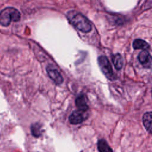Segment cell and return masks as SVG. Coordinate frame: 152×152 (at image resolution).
<instances>
[{"label":"cell","instance_id":"obj_2","mask_svg":"<svg viewBox=\"0 0 152 152\" xmlns=\"http://www.w3.org/2000/svg\"><path fill=\"white\" fill-rule=\"evenodd\" d=\"M20 19L21 14L14 7H7L0 11V24L2 26L7 27L12 21L17 22Z\"/></svg>","mask_w":152,"mask_h":152},{"label":"cell","instance_id":"obj_1","mask_svg":"<svg viewBox=\"0 0 152 152\" xmlns=\"http://www.w3.org/2000/svg\"><path fill=\"white\" fill-rule=\"evenodd\" d=\"M66 18L69 23L77 30L83 33H89L92 30L90 21L83 14L76 11H69Z\"/></svg>","mask_w":152,"mask_h":152},{"label":"cell","instance_id":"obj_11","mask_svg":"<svg viewBox=\"0 0 152 152\" xmlns=\"http://www.w3.org/2000/svg\"><path fill=\"white\" fill-rule=\"evenodd\" d=\"M132 46L134 49H141L142 50H147L150 48V45L147 42L140 39H135L133 42Z\"/></svg>","mask_w":152,"mask_h":152},{"label":"cell","instance_id":"obj_9","mask_svg":"<svg viewBox=\"0 0 152 152\" xmlns=\"http://www.w3.org/2000/svg\"><path fill=\"white\" fill-rule=\"evenodd\" d=\"M42 128L43 124L39 122L32 123L30 125V131L32 136L36 138L40 137L43 134Z\"/></svg>","mask_w":152,"mask_h":152},{"label":"cell","instance_id":"obj_10","mask_svg":"<svg viewBox=\"0 0 152 152\" xmlns=\"http://www.w3.org/2000/svg\"><path fill=\"white\" fill-rule=\"evenodd\" d=\"M97 148L99 152H113L108 142L104 138L99 139L97 142Z\"/></svg>","mask_w":152,"mask_h":152},{"label":"cell","instance_id":"obj_12","mask_svg":"<svg viewBox=\"0 0 152 152\" xmlns=\"http://www.w3.org/2000/svg\"><path fill=\"white\" fill-rule=\"evenodd\" d=\"M112 62L117 70H120L123 66V59L119 53H116L112 56Z\"/></svg>","mask_w":152,"mask_h":152},{"label":"cell","instance_id":"obj_7","mask_svg":"<svg viewBox=\"0 0 152 152\" xmlns=\"http://www.w3.org/2000/svg\"><path fill=\"white\" fill-rule=\"evenodd\" d=\"M75 104L78 109L84 112H87L90 108L87 104L85 95L82 93H80L76 97L75 99Z\"/></svg>","mask_w":152,"mask_h":152},{"label":"cell","instance_id":"obj_5","mask_svg":"<svg viewBox=\"0 0 152 152\" xmlns=\"http://www.w3.org/2000/svg\"><path fill=\"white\" fill-rule=\"evenodd\" d=\"M46 72L49 78L56 85H60L64 82V78L60 72L52 65H49L46 67Z\"/></svg>","mask_w":152,"mask_h":152},{"label":"cell","instance_id":"obj_6","mask_svg":"<svg viewBox=\"0 0 152 152\" xmlns=\"http://www.w3.org/2000/svg\"><path fill=\"white\" fill-rule=\"evenodd\" d=\"M138 59L141 65L145 68H150L151 66V57L148 50H142L138 55Z\"/></svg>","mask_w":152,"mask_h":152},{"label":"cell","instance_id":"obj_8","mask_svg":"<svg viewBox=\"0 0 152 152\" xmlns=\"http://www.w3.org/2000/svg\"><path fill=\"white\" fill-rule=\"evenodd\" d=\"M152 112L151 111H148L145 112L142 116V122L145 130L149 133L152 132L151 126V119H152Z\"/></svg>","mask_w":152,"mask_h":152},{"label":"cell","instance_id":"obj_4","mask_svg":"<svg viewBox=\"0 0 152 152\" xmlns=\"http://www.w3.org/2000/svg\"><path fill=\"white\" fill-rule=\"evenodd\" d=\"M88 118L87 112H84L79 109L72 112L68 118L69 122L72 125H78L82 124Z\"/></svg>","mask_w":152,"mask_h":152},{"label":"cell","instance_id":"obj_3","mask_svg":"<svg viewBox=\"0 0 152 152\" xmlns=\"http://www.w3.org/2000/svg\"><path fill=\"white\" fill-rule=\"evenodd\" d=\"M97 62L101 71L109 80L114 81L117 79V77L115 74L112 67L106 56L103 55L99 56Z\"/></svg>","mask_w":152,"mask_h":152}]
</instances>
